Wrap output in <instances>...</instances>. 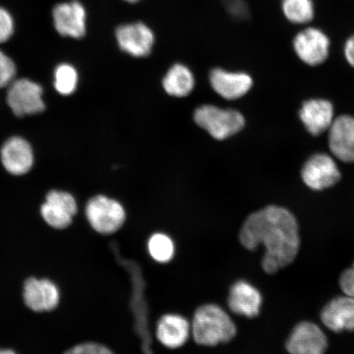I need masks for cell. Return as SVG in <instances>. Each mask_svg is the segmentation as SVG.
Instances as JSON below:
<instances>
[{
	"instance_id": "cell-19",
	"label": "cell",
	"mask_w": 354,
	"mask_h": 354,
	"mask_svg": "<svg viewBox=\"0 0 354 354\" xmlns=\"http://www.w3.org/2000/svg\"><path fill=\"white\" fill-rule=\"evenodd\" d=\"M299 118L310 134L320 136L329 131L335 120L334 107L328 100H310L303 104Z\"/></svg>"
},
{
	"instance_id": "cell-14",
	"label": "cell",
	"mask_w": 354,
	"mask_h": 354,
	"mask_svg": "<svg viewBox=\"0 0 354 354\" xmlns=\"http://www.w3.org/2000/svg\"><path fill=\"white\" fill-rule=\"evenodd\" d=\"M228 307L237 315L248 318L258 317L263 304L259 290L250 282L241 280L234 283L229 291Z\"/></svg>"
},
{
	"instance_id": "cell-12",
	"label": "cell",
	"mask_w": 354,
	"mask_h": 354,
	"mask_svg": "<svg viewBox=\"0 0 354 354\" xmlns=\"http://www.w3.org/2000/svg\"><path fill=\"white\" fill-rule=\"evenodd\" d=\"M53 17L57 32L64 37L80 39L86 33V11L78 1L57 4Z\"/></svg>"
},
{
	"instance_id": "cell-18",
	"label": "cell",
	"mask_w": 354,
	"mask_h": 354,
	"mask_svg": "<svg viewBox=\"0 0 354 354\" xmlns=\"http://www.w3.org/2000/svg\"><path fill=\"white\" fill-rule=\"evenodd\" d=\"M209 81L215 92L229 100L241 98L253 86V79L249 74L227 72L221 68L212 71Z\"/></svg>"
},
{
	"instance_id": "cell-24",
	"label": "cell",
	"mask_w": 354,
	"mask_h": 354,
	"mask_svg": "<svg viewBox=\"0 0 354 354\" xmlns=\"http://www.w3.org/2000/svg\"><path fill=\"white\" fill-rule=\"evenodd\" d=\"M55 78V87L59 94L70 95L76 91L78 74L73 66L66 64L57 66Z\"/></svg>"
},
{
	"instance_id": "cell-27",
	"label": "cell",
	"mask_w": 354,
	"mask_h": 354,
	"mask_svg": "<svg viewBox=\"0 0 354 354\" xmlns=\"http://www.w3.org/2000/svg\"><path fill=\"white\" fill-rule=\"evenodd\" d=\"M15 32V21L10 13L0 7V44L6 42Z\"/></svg>"
},
{
	"instance_id": "cell-6",
	"label": "cell",
	"mask_w": 354,
	"mask_h": 354,
	"mask_svg": "<svg viewBox=\"0 0 354 354\" xmlns=\"http://www.w3.org/2000/svg\"><path fill=\"white\" fill-rule=\"evenodd\" d=\"M331 41L322 29L313 26H304L295 35L292 46L304 64L317 66L328 59Z\"/></svg>"
},
{
	"instance_id": "cell-21",
	"label": "cell",
	"mask_w": 354,
	"mask_h": 354,
	"mask_svg": "<svg viewBox=\"0 0 354 354\" xmlns=\"http://www.w3.org/2000/svg\"><path fill=\"white\" fill-rule=\"evenodd\" d=\"M162 86L168 95L185 97L192 93L194 87V75L187 66L177 64L168 70Z\"/></svg>"
},
{
	"instance_id": "cell-22",
	"label": "cell",
	"mask_w": 354,
	"mask_h": 354,
	"mask_svg": "<svg viewBox=\"0 0 354 354\" xmlns=\"http://www.w3.org/2000/svg\"><path fill=\"white\" fill-rule=\"evenodd\" d=\"M281 8L286 20L296 26H308L316 17L313 0H281Z\"/></svg>"
},
{
	"instance_id": "cell-17",
	"label": "cell",
	"mask_w": 354,
	"mask_h": 354,
	"mask_svg": "<svg viewBox=\"0 0 354 354\" xmlns=\"http://www.w3.org/2000/svg\"><path fill=\"white\" fill-rule=\"evenodd\" d=\"M321 320L336 333L354 331V298L344 295L330 300L322 309Z\"/></svg>"
},
{
	"instance_id": "cell-3",
	"label": "cell",
	"mask_w": 354,
	"mask_h": 354,
	"mask_svg": "<svg viewBox=\"0 0 354 354\" xmlns=\"http://www.w3.org/2000/svg\"><path fill=\"white\" fill-rule=\"evenodd\" d=\"M111 250L118 263L125 268L130 275L132 285L131 308L134 316V330L141 340V351L143 354H154L152 335L149 329L148 302L145 296L146 282L142 270L136 261L123 258L116 242L111 243Z\"/></svg>"
},
{
	"instance_id": "cell-29",
	"label": "cell",
	"mask_w": 354,
	"mask_h": 354,
	"mask_svg": "<svg viewBox=\"0 0 354 354\" xmlns=\"http://www.w3.org/2000/svg\"><path fill=\"white\" fill-rule=\"evenodd\" d=\"M339 286L345 295L354 298V263L340 276Z\"/></svg>"
},
{
	"instance_id": "cell-7",
	"label": "cell",
	"mask_w": 354,
	"mask_h": 354,
	"mask_svg": "<svg viewBox=\"0 0 354 354\" xmlns=\"http://www.w3.org/2000/svg\"><path fill=\"white\" fill-rule=\"evenodd\" d=\"M42 95L39 84L26 78L16 80L8 86L7 102L17 117L38 114L46 109Z\"/></svg>"
},
{
	"instance_id": "cell-8",
	"label": "cell",
	"mask_w": 354,
	"mask_h": 354,
	"mask_svg": "<svg viewBox=\"0 0 354 354\" xmlns=\"http://www.w3.org/2000/svg\"><path fill=\"white\" fill-rule=\"evenodd\" d=\"M301 174L304 184L313 190L334 187L342 177L334 159L326 153H316L310 157L304 163Z\"/></svg>"
},
{
	"instance_id": "cell-32",
	"label": "cell",
	"mask_w": 354,
	"mask_h": 354,
	"mask_svg": "<svg viewBox=\"0 0 354 354\" xmlns=\"http://www.w3.org/2000/svg\"><path fill=\"white\" fill-rule=\"evenodd\" d=\"M124 1L131 3H134L140 1V0H124Z\"/></svg>"
},
{
	"instance_id": "cell-26",
	"label": "cell",
	"mask_w": 354,
	"mask_h": 354,
	"mask_svg": "<svg viewBox=\"0 0 354 354\" xmlns=\"http://www.w3.org/2000/svg\"><path fill=\"white\" fill-rule=\"evenodd\" d=\"M64 354H114L105 345L95 342H86L76 345Z\"/></svg>"
},
{
	"instance_id": "cell-23",
	"label": "cell",
	"mask_w": 354,
	"mask_h": 354,
	"mask_svg": "<svg viewBox=\"0 0 354 354\" xmlns=\"http://www.w3.org/2000/svg\"><path fill=\"white\" fill-rule=\"evenodd\" d=\"M148 251L157 263H169L175 254L174 242L166 234L155 233L149 239Z\"/></svg>"
},
{
	"instance_id": "cell-9",
	"label": "cell",
	"mask_w": 354,
	"mask_h": 354,
	"mask_svg": "<svg viewBox=\"0 0 354 354\" xmlns=\"http://www.w3.org/2000/svg\"><path fill=\"white\" fill-rule=\"evenodd\" d=\"M286 348L290 354H325L328 339L315 323L302 322L292 330Z\"/></svg>"
},
{
	"instance_id": "cell-31",
	"label": "cell",
	"mask_w": 354,
	"mask_h": 354,
	"mask_svg": "<svg viewBox=\"0 0 354 354\" xmlns=\"http://www.w3.org/2000/svg\"><path fill=\"white\" fill-rule=\"evenodd\" d=\"M0 354H17L12 349H0Z\"/></svg>"
},
{
	"instance_id": "cell-10",
	"label": "cell",
	"mask_w": 354,
	"mask_h": 354,
	"mask_svg": "<svg viewBox=\"0 0 354 354\" xmlns=\"http://www.w3.org/2000/svg\"><path fill=\"white\" fill-rule=\"evenodd\" d=\"M118 46L123 52L136 57L150 55L155 41L153 30L143 22L119 26L116 30Z\"/></svg>"
},
{
	"instance_id": "cell-13",
	"label": "cell",
	"mask_w": 354,
	"mask_h": 354,
	"mask_svg": "<svg viewBox=\"0 0 354 354\" xmlns=\"http://www.w3.org/2000/svg\"><path fill=\"white\" fill-rule=\"evenodd\" d=\"M24 289V302L34 312L53 311L59 304V290L47 279L30 277L26 281Z\"/></svg>"
},
{
	"instance_id": "cell-4",
	"label": "cell",
	"mask_w": 354,
	"mask_h": 354,
	"mask_svg": "<svg viewBox=\"0 0 354 354\" xmlns=\"http://www.w3.org/2000/svg\"><path fill=\"white\" fill-rule=\"evenodd\" d=\"M198 126L214 137L223 140L236 135L245 127L243 115L234 109H221L214 105H203L194 113Z\"/></svg>"
},
{
	"instance_id": "cell-20",
	"label": "cell",
	"mask_w": 354,
	"mask_h": 354,
	"mask_svg": "<svg viewBox=\"0 0 354 354\" xmlns=\"http://www.w3.org/2000/svg\"><path fill=\"white\" fill-rule=\"evenodd\" d=\"M192 335L189 322L178 314H165L157 323L156 337L163 346L176 349L184 346Z\"/></svg>"
},
{
	"instance_id": "cell-16",
	"label": "cell",
	"mask_w": 354,
	"mask_h": 354,
	"mask_svg": "<svg viewBox=\"0 0 354 354\" xmlns=\"http://www.w3.org/2000/svg\"><path fill=\"white\" fill-rule=\"evenodd\" d=\"M1 161L12 175H25L32 169L34 163L32 146L21 137H12L3 145Z\"/></svg>"
},
{
	"instance_id": "cell-25",
	"label": "cell",
	"mask_w": 354,
	"mask_h": 354,
	"mask_svg": "<svg viewBox=\"0 0 354 354\" xmlns=\"http://www.w3.org/2000/svg\"><path fill=\"white\" fill-rule=\"evenodd\" d=\"M16 66L10 57L0 50V88L6 87L15 81Z\"/></svg>"
},
{
	"instance_id": "cell-28",
	"label": "cell",
	"mask_w": 354,
	"mask_h": 354,
	"mask_svg": "<svg viewBox=\"0 0 354 354\" xmlns=\"http://www.w3.org/2000/svg\"><path fill=\"white\" fill-rule=\"evenodd\" d=\"M225 7L237 19H247L250 17V8L245 0H223Z\"/></svg>"
},
{
	"instance_id": "cell-30",
	"label": "cell",
	"mask_w": 354,
	"mask_h": 354,
	"mask_svg": "<svg viewBox=\"0 0 354 354\" xmlns=\"http://www.w3.org/2000/svg\"><path fill=\"white\" fill-rule=\"evenodd\" d=\"M344 55L349 66L354 68V33L349 35L344 42Z\"/></svg>"
},
{
	"instance_id": "cell-5",
	"label": "cell",
	"mask_w": 354,
	"mask_h": 354,
	"mask_svg": "<svg viewBox=\"0 0 354 354\" xmlns=\"http://www.w3.org/2000/svg\"><path fill=\"white\" fill-rule=\"evenodd\" d=\"M86 214L91 227L102 234L117 232L126 221V211L121 203L104 196L88 201Z\"/></svg>"
},
{
	"instance_id": "cell-15",
	"label": "cell",
	"mask_w": 354,
	"mask_h": 354,
	"mask_svg": "<svg viewBox=\"0 0 354 354\" xmlns=\"http://www.w3.org/2000/svg\"><path fill=\"white\" fill-rule=\"evenodd\" d=\"M328 131L331 153L340 161L354 162V118H335Z\"/></svg>"
},
{
	"instance_id": "cell-1",
	"label": "cell",
	"mask_w": 354,
	"mask_h": 354,
	"mask_svg": "<svg viewBox=\"0 0 354 354\" xmlns=\"http://www.w3.org/2000/svg\"><path fill=\"white\" fill-rule=\"evenodd\" d=\"M239 240L250 251L263 245V271L274 274L293 263L299 254L298 221L284 207L267 206L248 216L239 233Z\"/></svg>"
},
{
	"instance_id": "cell-11",
	"label": "cell",
	"mask_w": 354,
	"mask_h": 354,
	"mask_svg": "<svg viewBox=\"0 0 354 354\" xmlns=\"http://www.w3.org/2000/svg\"><path fill=\"white\" fill-rule=\"evenodd\" d=\"M77 212L76 199L72 194L59 190L48 192L41 209L43 219L51 227L57 230L68 227Z\"/></svg>"
},
{
	"instance_id": "cell-2",
	"label": "cell",
	"mask_w": 354,
	"mask_h": 354,
	"mask_svg": "<svg viewBox=\"0 0 354 354\" xmlns=\"http://www.w3.org/2000/svg\"><path fill=\"white\" fill-rule=\"evenodd\" d=\"M192 335L201 346L214 347L231 342L237 328L229 314L214 304H203L196 309L192 324Z\"/></svg>"
}]
</instances>
